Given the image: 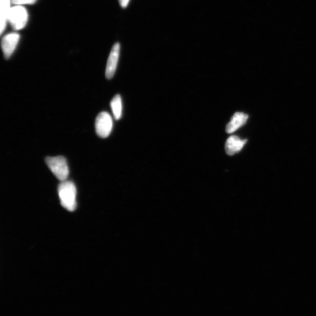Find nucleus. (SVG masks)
<instances>
[{"label": "nucleus", "mask_w": 316, "mask_h": 316, "mask_svg": "<svg viewBox=\"0 0 316 316\" xmlns=\"http://www.w3.org/2000/svg\"><path fill=\"white\" fill-rule=\"evenodd\" d=\"M60 203L69 212H73L76 208V188L72 182L64 181L58 187Z\"/></svg>", "instance_id": "obj_1"}, {"label": "nucleus", "mask_w": 316, "mask_h": 316, "mask_svg": "<svg viewBox=\"0 0 316 316\" xmlns=\"http://www.w3.org/2000/svg\"><path fill=\"white\" fill-rule=\"evenodd\" d=\"M45 161L52 173L60 181L64 182L67 179L69 174V167L67 159L64 157H47Z\"/></svg>", "instance_id": "obj_2"}, {"label": "nucleus", "mask_w": 316, "mask_h": 316, "mask_svg": "<svg viewBox=\"0 0 316 316\" xmlns=\"http://www.w3.org/2000/svg\"><path fill=\"white\" fill-rule=\"evenodd\" d=\"M28 14L26 8L23 6H15L11 8L8 22L15 30H22L26 26Z\"/></svg>", "instance_id": "obj_3"}, {"label": "nucleus", "mask_w": 316, "mask_h": 316, "mask_svg": "<svg viewBox=\"0 0 316 316\" xmlns=\"http://www.w3.org/2000/svg\"><path fill=\"white\" fill-rule=\"evenodd\" d=\"M113 121L112 116L108 112L98 114L95 121V129L98 137H108L113 129Z\"/></svg>", "instance_id": "obj_4"}, {"label": "nucleus", "mask_w": 316, "mask_h": 316, "mask_svg": "<svg viewBox=\"0 0 316 316\" xmlns=\"http://www.w3.org/2000/svg\"><path fill=\"white\" fill-rule=\"evenodd\" d=\"M20 39L18 33H10L4 36L2 39V49L4 57L10 58L15 50Z\"/></svg>", "instance_id": "obj_5"}, {"label": "nucleus", "mask_w": 316, "mask_h": 316, "mask_svg": "<svg viewBox=\"0 0 316 316\" xmlns=\"http://www.w3.org/2000/svg\"><path fill=\"white\" fill-rule=\"evenodd\" d=\"M120 45L118 43L114 44L109 55L106 69V77L108 79H112L116 71L120 57Z\"/></svg>", "instance_id": "obj_6"}, {"label": "nucleus", "mask_w": 316, "mask_h": 316, "mask_svg": "<svg viewBox=\"0 0 316 316\" xmlns=\"http://www.w3.org/2000/svg\"><path fill=\"white\" fill-rule=\"evenodd\" d=\"M247 139H241L236 135L229 137L225 142V150L228 155H233L239 153L243 149Z\"/></svg>", "instance_id": "obj_7"}, {"label": "nucleus", "mask_w": 316, "mask_h": 316, "mask_svg": "<svg viewBox=\"0 0 316 316\" xmlns=\"http://www.w3.org/2000/svg\"><path fill=\"white\" fill-rule=\"evenodd\" d=\"M248 118L247 114L241 112H237L232 117L226 127V132L228 134L235 133L242 126L245 124Z\"/></svg>", "instance_id": "obj_8"}, {"label": "nucleus", "mask_w": 316, "mask_h": 316, "mask_svg": "<svg viewBox=\"0 0 316 316\" xmlns=\"http://www.w3.org/2000/svg\"><path fill=\"white\" fill-rule=\"evenodd\" d=\"M11 0H0V32L1 34L6 30L8 16L11 10Z\"/></svg>", "instance_id": "obj_9"}, {"label": "nucleus", "mask_w": 316, "mask_h": 316, "mask_svg": "<svg viewBox=\"0 0 316 316\" xmlns=\"http://www.w3.org/2000/svg\"><path fill=\"white\" fill-rule=\"evenodd\" d=\"M113 116L116 120H120L122 116V103L121 97L119 94L115 96L110 102Z\"/></svg>", "instance_id": "obj_10"}, {"label": "nucleus", "mask_w": 316, "mask_h": 316, "mask_svg": "<svg viewBox=\"0 0 316 316\" xmlns=\"http://www.w3.org/2000/svg\"><path fill=\"white\" fill-rule=\"evenodd\" d=\"M37 0H11L12 4L15 6L28 5L34 4Z\"/></svg>", "instance_id": "obj_11"}, {"label": "nucleus", "mask_w": 316, "mask_h": 316, "mask_svg": "<svg viewBox=\"0 0 316 316\" xmlns=\"http://www.w3.org/2000/svg\"><path fill=\"white\" fill-rule=\"evenodd\" d=\"M118 1L122 8H126L128 6L130 0H118Z\"/></svg>", "instance_id": "obj_12"}]
</instances>
